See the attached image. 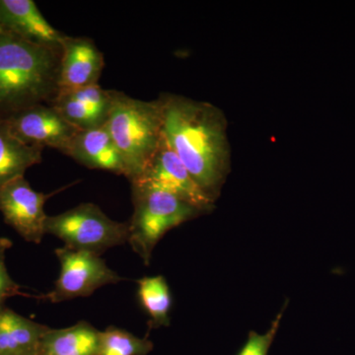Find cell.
<instances>
[{
  "label": "cell",
  "instance_id": "cell-1",
  "mask_svg": "<svg viewBox=\"0 0 355 355\" xmlns=\"http://www.w3.org/2000/svg\"><path fill=\"white\" fill-rule=\"evenodd\" d=\"M159 98L166 142L200 188L216 202L230 172L225 116L210 103L169 93Z\"/></svg>",
  "mask_w": 355,
  "mask_h": 355
},
{
  "label": "cell",
  "instance_id": "cell-2",
  "mask_svg": "<svg viewBox=\"0 0 355 355\" xmlns=\"http://www.w3.org/2000/svg\"><path fill=\"white\" fill-rule=\"evenodd\" d=\"M60 58L62 46L35 43L0 25V121L55 100Z\"/></svg>",
  "mask_w": 355,
  "mask_h": 355
},
{
  "label": "cell",
  "instance_id": "cell-3",
  "mask_svg": "<svg viewBox=\"0 0 355 355\" xmlns=\"http://www.w3.org/2000/svg\"><path fill=\"white\" fill-rule=\"evenodd\" d=\"M106 127L120 153L130 182L146 169L163 139L160 98L141 101L114 90Z\"/></svg>",
  "mask_w": 355,
  "mask_h": 355
},
{
  "label": "cell",
  "instance_id": "cell-4",
  "mask_svg": "<svg viewBox=\"0 0 355 355\" xmlns=\"http://www.w3.org/2000/svg\"><path fill=\"white\" fill-rule=\"evenodd\" d=\"M133 214L128 244L144 265H150L156 245L172 229L205 216V211L164 191L132 188Z\"/></svg>",
  "mask_w": 355,
  "mask_h": 355
},
{
  "label": "cell",
  "instance_id": "cell-5",
  "mask_svg": "<svg viewBox=\"0 0 355 355\" xmlns=\"http://www.w3.org/2000/svg\"><path fill=\"white\" fill-rule=\"evenodd\" d=\"M46 234L64 242V247L74 251L88 252L101 256L107 250L128 241V222L110 218L94 203L85 202L73 209L48 216Z\"/></svg>",
  "mask_w": 355,
  "mask_h": 355
},
{
  "label": "cell",
  "instance_id": "cell-6",
  "mask_svg": "<svg viewBox=\"0 0 355 355\" xmlns=\"http://www.w3.org/2000/svg\"><path fill=\"white\" fill-rule=\"evenodd\" d=\"M60 272L53 291L44 295L51 303H60L79 297H88L100 287L123 280L107 266L101 256L74 251L67 247L55 250Z\"/></svg>",
  "mask_w": 355,
  "mask_h": 355
},
{
  "label": "cell",
  "instance_id": "cell-7",
  "mask_svg": "<svg viewBox=\"0 0 355 355\" xmlns=\"http://www.w3.org/2000/svg\"><path fill=\"white\" fill-rule=\"evenodd\" d=\"M132 188L164 191L205 214L214 209V200L200 188L163 135L157 153L144 173L130 182Z\"/></svg>",
  "mask_w": 355,
  "mask_h": 355
},
{
  "label": "cell",
  "instance_id": "cell-8",
  "mask_svg": "<svg viewBox=\"0 0 355 355\" xmlns=\"http://www.w3.org/2000/svg\"><path fill=\"white\" fill-rule=\"evenodd\" d=\"M9 130L23 144L30 146L50 147L62 154L81 130L65 120L55 107L39 104L24 110L6 121Z\"/></svg>",
  "mask_w": 355,
  "mask_h": 355
},
{
  "label": "cell",
  "instance_id": "cell-9",
  "mask_svg": "<svg viewBox=\"0 0 355 355\" xmlns=\"http://www.w3.org/2000/svg\"><path fill=\"white\" fill-rule=\"evenodd\" d=\"M50 197L35 191L24 177L19 178L0 189V212L26 242L40 244L46 235L48 216L44 207Z\"/></svg>",
  "mask_w": 355,
  "mask_h": 355
},
{
  "label": "cell",
  "instance_id": "cell-10",
  "mask_svg": "<svg viewBox=\"0 0 355 355\" xmlns=\"http://www.w3.org/2000/svg\"><path fill=\"white\" fill-rule=\"evenodd\" d=\"M104 67V55L92 39L65 35L62 43L60 90H73L99 84Z\"/></svg>",
  "mask_w": 355,
  "mask_h": 355
},
{
  "label": "cell",
  "instance_id": "cell-11",
  "mask_svg": "<svg viewBox=\"0 0 355 355\" xmlns=\"http://www.w3.org/2000/svg\"><path fill=\"white\" fill-rule=\"evenodd\" d=\"M0 25L44 46H62L65 36L49 23L33 0H0Z\"/></svg>",
  "mask_w": 355,
  "mask_h": 355
},
{
  "label": "cell",
  "instance_id": "cell-12",
  "mask_svg": "<svg viewBox=\"0 0 355 355\" xmlns=\"http://www.w3.org/2000/svg\"><path fill=\"white\" fill-rule=\"evenodd\" d=\"M65 155L88 169L125 176V166L106 123L102 127L80 130Z\"/></svg>",
  "mask_w": 355,
  "mask_h": 355
},
{
  "label": "cell",
  "instance_id": "cell-13",
  "mask_svg": "<svg viewBox=\"0 0 355 355\" xmlns=\"http://www.w3.org/2000/svg\"><path fill=\"white\" fill-rule=\"evenodd\" d=\"M49 330L4 306L0 309V355H39Z\"/></svg>",
  "mask_w": 355,
  "mask_h": 355
},
{
  "label": "cell",
  "instance_id": "cell-14",
  "mask_svg": "<svg viewBox=\"0 0 355 355\" xmlns=\"http://www.w3.org/2000/svg\"><path fill=\"white\" fill-rule=\"evenodd\" d=\"M100 336L88 322L64 329H51L42 338L39 355H99Z\"/></svg>",
  "mask_w": 355,
  "mask_h": 355
},
{
  "label": "cell",
  "instance_id": "cell-15",
  "mask_svg": "<svg viewBox=\"0 0 355 355\" xmlns=\"http://www.w3.org/2000/svg\"><path fill=\"white\" fill-rule=\"evenodd\" d=\"M43 148L23 144L0 121V189L14 180L24 177L26 171L43 160Z\"/></svg>",
  "mask_w": 355,
  "mask_h": 355
},
{
  "label": "cell",
  "instance_id": "cell-16",
  "mask_svg": "<svg viewBox=\"0 0 355 355\" xmlns=\"http://www.w3.org/2000/svg\"><path fill=\"white\" fill-rule=\"evenodd\" d=\"M140 305L149 317V330L169 327L173 299L167 280L162 275L137 280Z\"/></svg>",
  "mask_w": 355,
  "mask_h": 355
},
{
  "label": "cell",
  "instance_id": "cell-17",
  "mask_svg": "<svg viewBox=\"0 0 355 355\" xmlns=\"http://www.w3.org/2000/svg\"><path fill=\"white\" fill-rule=\"evenodd\" d=\"M153 349L147 336L139 338L116 327H109L100 336L99 355H147Z\"/></svg>",
  "mask_w": 355,
  "mask_h": 355
},
{
  "label": "cell",
  "instance_id": "cell-18",
  "mask_svg": "<svg viewBox=\"0 0 355 355\" xmlns=\"http://www.w3.org/2000/svg\"><path fill=\"white\" fill-rule=\"evenodd\" d=\"M50 105L55 107L65 120L79 130H91L105 125L99 116L76 99L69 91H58L57 97Z\"/></svg>",
  "mask_w": 355,
  "mask_h": 355
},
{
  "label": "cell",
  "instance_id": "cell-19",
  "mask_svg": "<svg viewBox=\"0 0 355 355\" xmlns=\"http://www.w3.org/2000/svg\"><path fill=\"white\" fill-rule=\"evenodd\" d=\"M287 303H288V300L286 301L282 309L279 311V314L273 319L270 329L265 334H259L254 331H250L247 342L245 343L244 347H242L237 355H268L270 347H272L273 340H275L277 331L279 330Z\"/></svg>",
  "mask_w": 355,
  "mask_h": 355
},
{
  "label": "cell",
  "instance_id": "cell-20",
  "mask_svg": "<svg viewBox=\"0 0 355 355\" xmlns=\"http://www.w3.org/2000/svg\"><path fill=\"white\" fill-rule=\"evenodd\" d=\"M11 246V241L7 238H0V309L4 307L7 299L13 296L25 295L21 291V286L16 284L7 270L6 252Z\"/></svg>",
  "mask_w": 355,
  "mask_h": 355
}]
</instances>
